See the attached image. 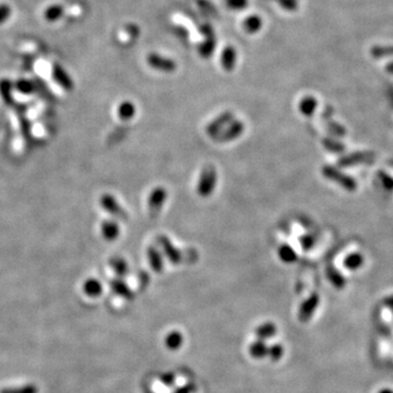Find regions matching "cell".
<instances>
[{
  "label": "cell",
  "mask_w": 393,
  "mask_h": 393,
  "mask_svg": "<svg viewBox=\"0 0 393 393\" xmlns=\"http://www.w3.org/2000/svg\"><path fill=\"white\" fill-rule=\"evenodd\" d=\"M318 302H319L318 295L317 294L310 295L309 297L304 302H302L300 308H299L298 319L302 322L308 321L313 317V314L317 309V306H318Z\"/></svg>",
  "instance_id": "obj_7"
},
{
  "label": "cell",
  "mask_w": 393,
  "mask_h": 393,
  "mask_svg": "<svg viewBox=\"0 0 393 393\" xmlns=\"http://www.w3.org/2000/svg\"><path fill=\"white\" fill-rule=\"evenodd\" d=\"M110 266L114 269V271L120 275V277H125L128 273V265L127 262L121 258H115L110 262Z\"/></svg>",
  "instance_id": "obj_21"
},
{
  "label": "cell",
  "mask_w": 393,
  "mask_h": 393,
  "mask_svg": "<svg viewBox=\"0 0 393 393\" xmlns=\"http://www.w3.org/2000/svg\"><path fill=\"white\" fill-rule=\"evenodd\" d=\"M84 292L89 296H93V297H95V296H99L102 293V285L98 280L91 279L85 282Z\"/></svg>",
  "instance_id": "obj_19"
},
{
  "label": "cell",
  "mask_w": 393,
  "mask_h": 393,
  "mask_svg": "<svg viewBox=\"0 0 393 393\" xmlns=\"http://www.w3.org/2000/svg\"><path fill=\"white\" fill-rule=\"evenodd\" d=\"M9 13H10V8H9V7H7L5 5L0 6V23L5 21V20L7 19V17L9 16Z\"/></svg>",
  "instance_id": "obj_30"
},
{
  "label": "cell",
  "mask_w": 393,
  "mask_h": 393,
  "mask_svg": "<svg viewBox=\"0 0 393 393\" xmlns=\"http://www.w3.org/2000/svg\"><path fill=\"white\" fill-rule=\"evenodd\" d=\"M157 243L162 247L164 254L166 256V258L168 259V261L170 262L171 265L182 264V261L184 259L183 252L179 250L177 247H175L173 245V243H171L170 239L167 236H165V235L158 236Z\"/></svg>",
  "instance_id": "obj_5"
},
{
  "label": "cell",
  "mask_w": 393,
  "mask_h": 393,
  "mask_svg": "<svg viewBox=\"0 0 393 393\" xmlns=\"http://www.w3.org/2000/svg\"><path fill=\"white\" fill-rule=\"evenodd\" d=\"M217 182V173L216 169L212 165H206V166L200 173L198 185H197V192L200 197L208 198L210 197L216 187Z\"/></svg>",
  "instance_id": "obj_1"
},
{
  "label": "cell",
  "mask_w": 393,
  "mask_h": 393,
  "mask_svg": "<svg viewBox=\"0 0 393 393\" xmlns=\"http://www.w3.org/2000/svg\"><path fill=\"white\" fill-rule=\"evenodd\" d=\"M268 346L265 343V341L258 340L256 342H253L251 345L249 346V353L253 358H257V360H261L265 356L268 355Z\"/></svg>",
  "instance_id": "obj_16"
},
{
  "label": "cell",
  "mask_w": 393,
  "mask_h": 393,
  "mask_svg": "<svg viewBox=\"0 0 393 393\" xmlns=\"http://www.w3.org/2000/svg\"><path fill=\"white\" fill-rule=\"evenodd\" d=\"M112 288L117 295L121 296V297H123V298H126V299H133L134 298L133 291H131L129 286L122 280H114L112 282Z\"/></svg>",
  "instance_id": "obj_13"
},
{
  "label": "cell",
  "mask_w": 393,
  "mask_h": 393,
  "mask_svg": "<svg viewBox=\"0 0 393 393\" xmlns=\"http://www.w3.org/2000/svg\"><path fill=\"white\" fill-rule=\"evenodd\" d=\"M101 231L103 234V237L109 241L117 239L120 233L118 224L114 222V221H105V222L102 224Z\"/></svg>",
  "instance_id": "obj_11"
},
{
  "label": "cell",
  "mask_w": 393,
  "mask_h": 393,
  "mask_svg": "<svg viewBox=\"0 0 393 393\" xmlns=\"http://www.w3.org/2000/svg\"><path fill=\"white\" fill-rule=\"evenodd\" d=\"M148 60H149V64L151 66L157 69V70L163 71V72H173L176 68V65H175L174 61L160 57V56H156V55H152V56H150Z\"/></svg>",
  "instance_id": "obj_9"
},
{
  "label": "cell",
  "mask_w": 393,
  "mask_h": 393,
  "mask_svg": "<svg viewBox=\"0 0 393 393\" xmlns=\"http://www.w3.org/2000/svg\"><path fill=\"white\" fill-rule=\"evenodd\" d=\"M101 204L103 209L106 210L110 214L119 217L121 220H126L128 217L125 209L118 203V201L110 195L103 196L101 199Z\"/></svg>",
  "instance_id": "obj_6"
},
{
  "label": "cell",
  "mask_w": 393,
  "mask_h": 393,
  "mask_svg": "<svg viewBox=\"0 0 393 393\" xmlns=\"http://www.w3.org/2000/svg\"><path fill=\"white\" fill-rule=\"evenodd\" d=\"M283 353H284V350L281 344H274V345L268 348V355L270 356L271 360L274 362L280 361V358L283 356Z\"/></svg>",
  "instance_id": "obj_22"
},
{
  "label": "cell",
  "mask_w": 393,
  "mask_h": 393,
  "mask_svg": "<svg viewBox=\"0 0 393 393\" xmlns=\"http://www.w3.org/2000/svg\"><path fill=\"white\" fill-rule=\"evenodd\" d=\"M316 108H317V101L316 99L312 98V96H307V98L302 99L301 102L299 103V110L304 116H307V117L313 116Z\"/></svg>",
  "instance_id": "obj_17"
},
{
  "label": "cell",
  "mask_w": 393,
  "mask_h": 393,
  "mask_svg": "<svg viewBox=\"0 0 393 393\" xmlns=\"http://www.w3.org/2000/svg\"><path fill=\"white\" fill-rule=\"evenodd\" d=\"M300 245L302 249H310L315 245V238L312 235H304L300 238Z\"/></svg>",
  "instance_id": "obj_25"
},
{
  "label": "cell",
  "mask_w": 393,
  "mask_h": 393,
  "mask_svg": "<svg viewBox=\"0 0 393 393\" xmlns=\"http://www.w3.org/2000/svg\"><path fill=\"white\" fill-rule=\"evenodd\" d=\"M278 254L279 258L283 262H285V264H293V262L297 260V253H296L292 246L287 244H283L279 247Z\"/></svg>",
  "instance_id": "obj_12"
},
{
  "label": "cell",
  "mask_w": 393,
  "mask_h": 393,
  "mask_svg": "<svg viewBox=\"0 0 393 393\" xmlns=\"http://www.w3.org/2000/svg\"><path fill=\"white\" fill-rule=\"evenodd\" d=\"M244 130H245V123L243 121L239 119H236V120L233 119L229 125L226 126V128L221 131V133L217 135V137L215 138V141L221 143L234 141L244 134Z\"/></svg>",
  "instance_id": "obj_3"
},
{
  "label": "cell",
  "mask_w": 393,
  "mask_h": 393,
  "mask_svg": "<svg viewBox=\"0 0 393 393\" xmlns=\"http://www.w3.org/2000/svg\"><path fill=\"white\" fill-rule=\"evenodd\" d=\"M60 13H61L60 7H57V6L51 7V8L46 11V18L48 20H56L59 17Z\"/></svg>",
  "instance_id": "obj_26"
},
{
  "label": "cell",
  "mask_w": 393,
  "mask_h": 393,
  "mask_svg": "<svg viewBox=\"0 0 393 393\" xmlns=\"http://www.w3.org/2000/svg\"><path fill=\"white\" fill-rule=\"evenodd\" d=\"M322 173L323 175H325V177L331 179V181H334V182H337V183H341L340 185L344 186V187L350 189L353 187V182L351 181L350 178L343 176V174H340L339 171H337L335 168L333 167H330V166H326L325 168L322 169Z\"/></svg>",
  "instance_id": "obj_10"
},
{
  "label": "cell",
  "mask_w": 393,
  "mask_h": 393,
  "mask_svg": "<svg viewBox=\"0 0 393 393\" xmlns=\"http://www.w3.org/2000/svg\"><path fill=\"white\" fill-rule=\"evenodd\" d=\"M167 197V190L162 187V186H158V187H155L151 191V194L148 198V206L151 216L154 217L160 214L163 205L166 202Z\"/></svg>",
  "instance_id": "obj_2"
},
{
  "label": "cell",
  "mask_w": 393,
  "mask_h": 393,
  "mask_svg": "<svg viewBox=\"0 0 393 393\" xmlns=\"http://www.w3.org/2000/svg\"><path fill=\"white\" fill-rule=\"evenodd\" d=\"M161 381L165 385H167V387H171V385H173L174 382H175V376H174V374H171V372H167V374H163L161 376Z\"/></svg>",
  "instance_id": "obj_27"
},
{
  "label": "cell",
  "mask_w": 393,
  "mask_h": 393,
  "mask_svg": "<svg viewBox=\"0 0 393 393\" xmlns=\"http://www.w3.org/2000/svg\"><path fill=\"white\" fill-rule=\"evenodd\" d=\"M196 389V385L194 383H187L184 387L178 388L174 393H192Z\"/></svg>",
  "instance_id": "obj_29"
},
{
  "label": "cell",
  "mask_w": 393,
  "mask_h": 393,
  "mask_svg": "<svg viewBox=\"0 0 393 393\" xmlns=\"http://www.w3.org/2000/svg\"><path fill=\"white\" fill-rule=\"evenodd\" d=\"M246 24L248 27H249L250 31H256L257 29H259L260 21H259V19H257L256 17H250V19L248 20Z\"/></svg>",
  "instance_id": "obj_28"
},
{
  "label": "cell",
  "mask_w": 393,
  "mask_h": 393,
  "mask_svg": "<svg viewBox=\"0 0 393 393\" xmlns=\"http://www.w3.org/2000/svg\"><path fill=\"white\" fill-rule=\"evenodd\" d=\"M37 389L34 385H25V387L21 388H11V389H5L0 393H36Z\"/></svg>",
  "instance_id": "obj_23"
},
{
  "label": "cell",
  "mask_w": 393,
  "mask_h": 393,
  "mask_svg": "<svg viewBox=\"0 0 393 393\" xmlns=\"http://www.w3.org/2000/svg\"><path fill=\"white\" fill-rule=\"evenodd\" d=\"M183 344V335L178 331H171V332L165 337V345L169 350L176 351L182 346Z\"/></svg>",
  "instance_id": "obj_18"
},
{
  "label": "cell",
  "mask_w": 393,
  "mask_h": 393,
  "mask_svg": "<svg viewBox=\"0 0 393 393\" xmlns=\"http://www.w3.org/2000/svg\"><path fill=\"white\" fill-rule=\"evenodd\" d=\"M235 60H236L235 52L231 50V48L224 51V54L222 56V65L227 71H231L234 68V66H235Z\"/></svg>",
  "instance_id": "obj_20"
},
{
  "label": "cell",
  "mask_w": 393,
  "mask_h": 393,
  "mask_svg": "<svg viewBox=\"0 0 393 393\" xmlns=\"http://www.w3.org/2000/svg\"><path fill=\"white\" fill-rule=\"evenodd\" d=\"M372 55L377 57L381 56H392L393 55V47H375L372 50Z\"/></svg>",
  "instance_id": "obj_24"
},
{
  "label": "cell",
  "mask_w": 393,
  "mask_h": 393,
  "mask_svg": "<svg viewBox=\"0 0 393 393\" xmlns=\"http://www.w3.org/2000/svg\"><path fill=\"white\" fill-rule=\"evenodd\" d=\"M277 333V327H275L272 322H266L265 325H261L256 329V335L258 340L265 341L267 339L274 336Z\"/></svg>",
  "instance_id": "obj_14"
},
{
  "label": "cell",
  "mask_w": 393,
  "mask_h": 393,
  "mask_svg": "<svg viewBox=\"0 0 393 393\" xmlns=\"http://www.w3.org/2000/svg\"><path fill=\"white\" fill-rule=\"evenodd\" d=\"M388 70H389V71H391V72H393V63H392L391 65H389V66H388Z\"/></svg>",
  "instance_id": "obj_32"
},
{
  "label": "cell",
  "mask_w": 393,
  "mask_h": 393,
  "mask_svg": "<svg viewBox=\"0 0 393 393\" xmlns=\"http://www.w3.org/2000/svg\"><path fill=\"white\" fill-rule=\"evenodd\" d=\"M136 115V106L133 102L125 101L118 107V116L122 120L133 119Z\"/></svg>",
  "instance_id": "obj_15"
},
{
  "label": "cell",
  "mask_w": 393,
  "mask_h": 393,
  "mask_svg": "<svg viewBox=\"0 0 393 393\" xmlns=\"http://www.w3.org/2000/svg\"><path fill=\"white\" fill-rule=\"evenodd\" d=\"M147 257L152 270L155 273H161L164 269V262L162 254L157 250V248H155L154 246L149 247L147 250Z\"/></svg>",
  "instance_id": "obj_8"
},
{
  "label": "cell",
  "mask_w": 393,
  "mask_h": 393,
  "mask_svg": "<svg viewBox=\"0 0 393 393\" xmlns=\"http://www.w3.org/2000/svg\"><path fill=\"white\" fill-rule=\"evenodd\" d=\"M361 265V257H352L346 260V266L350 268H356Z\"/></svg>",
  "instance_id": "obj_31"
},
{
  "label": "cell",
  "mask_w": 393,
  "mask_h": 393,
  "mask_svg": "<svg viewBox=\"0 0 393 393\" xmlns=\"http://www.w3.org/2000/svg\"><path fill=\"white\" fill-rule=\"evenodd\" d=\"M234 119V114L231 110H226L222 114H220L214 119L208 123V126L205 127V133L209 137L215 139L217 135L221 131L224 130L226 126Z\"/></svg>",
  "instance_id": "obj_4"
}]
</instances>
